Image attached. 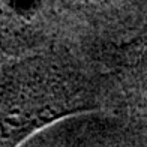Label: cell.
I'll list each match as a JSON object with an SVG mask.
<instances>
[{"instance_id": "1", "label": "cell", "mask_w": 147, "mask_h": 147, "mask_svg": "<svg viewBox=\"0 0 147 147\" xmlns=\"http://www.w3.org/2000/svg\"><path fill=\"white\" fill-rule=\"evenodd\" d=\"M126 66L140 96L147 102V35L129 44Z\"/></svg>"}]
</instances>
